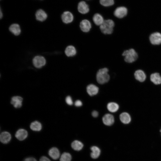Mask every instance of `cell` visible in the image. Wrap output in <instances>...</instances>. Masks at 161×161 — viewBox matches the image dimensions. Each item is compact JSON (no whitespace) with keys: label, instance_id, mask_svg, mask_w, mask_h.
<instances>
[{"label":"cell","instance_id":"obj_17","mask_svg":"<svg viewBox=\"0 0 161 161\" xmlns=\"http://www.w3.org/2000/svg\"><path fill=\"white\" fill-rule=\"evenodd\" d=\"M22 98L20 96H14L11 99V103L16 108H19L22 106Z\"/></svg>","mask_w":161,"mask_h":161},{"label":"cell","instance_id":"obj_24","mask_svg":"<svg viewBox=\"0 0 161 161\" xmlns=\"http://www.w3.org/2000/svg\"><path fill=\"white\" fill-rule=\"evenodd\" d=\"M91 149L92 151L91 154V157L93 159L97 158L100 154V149L97 146H93L91 147Z\"/></svg>","mask_w":161,"mask_h":161},{"label":"cell","instance_id":"obj_1","mask_svg":"<svg viewBox=\"0 0 161 161\" xmlns=\"http://www.w3.org/2000/svg\"><path fill=\"white\" fill-rule=\"evenodd\" d=\"M108 72V69L106 67L98 70L96 75V79L99 83L103 84L109 81L110 78Z\"/></svg>","mask_w":161,"mask_h":161},{"label":"cell","instance_id":"obj_29","mask_svg":"<svg viewBox=\"0 0 161 161\" xmlns=\"http://www.w3.org/2000/svg\"><path fill=\"white\" fill-rule=\"evenodd\" d=\"M66 102L67 104L69 105H72L73 104V101L70 96H68L66 98Z\"/></svg>","mask_w":161,"mask_h":161},{"label":"cell","instance_id":"obj_8","mask_svg":"<svg viewBox=\"0 0 161 161\" xmlns=\"http://www.w3.org/2000/svg\"><path fill=\"white\" fill-rule=\"evenodd\" d=\"M61 19L64 23L68 24L71 23L73 21L74 16L70 12L68 11H65L62 15Z\"/></svg>","mask_w":161,"mask_h":161},{"label":"cell","instance_id":"obj_33","mask_svg":"<svg viewBox=\"0 0 161 161\" xmlns=\"http://www.w3.org/2000/svg\"><path fill=\"white\" fill-rule=\"evenodd\" d=\"M92 116L94 117H97L98 115V112L96 111H93L92 113Z\"/></svg>","mask_w":161,"mask_h":161},{"label":"cell","instance_id":"obj_35","mask_svg":"<svg viewBox=\"0 0 161 161\" xmlns=\"http://www.w3.org/2000/svg\"><path fill=\"white\" fill-rule=\"evenodd\" d=\"M160 131L161 132V129L160 130Z\"/></svg>","mask_w":161,"mask_h":161},{"label":"cell","instance_id":"obj_15","mask_svg":"<svg viewBox=\"0 0 161 161\" xmlns=\"http://www.w3.org/2000/svg\"><path fill=\"white\" fill-rule=\"evenodd\" d=\"M86 91L90 96H93L97 94L99 88L98 87L93 84H90L87 86Z\"/></svg>","mask_w":161,"mask_h":161},{"label":"cell","instance_id":"obj_21","mask_svg":"<svg viewBox=\"0 0 161 161\" xmlns=\"http://www.w3.org/2000/svg\"><path fill=\"white\" fill-rule=\"evenodd\" d=\"M151 81L156 85L161 83V76L158 73L152 74L150 76Z\"/></svg>","mask_w":161,"mask_h":161},{"label":"cell","instance_id":"obj_14","mask_svg":"<svg viewBox=\"0 0 161 161\" xmlns=\"http://www.w3.org/2000/svg\"><path fill=\"white\" fill-rule=\"evenodd\" d=\"M77 51L75 47L72 45L67 46L65 50V53L68 57H72L75 55Z\"/></svg>","mask_w":161,"mask_h":161},{"label":"cell","instance_id":"obj_27","mask_svg":"<svg viewBox=\"0 0 161 161\" xmlns=\"http://www.w3.org/2000/svg\"><path fill=\"white\" fill-rule=\"evenodd\" d=\"M72 156L71 154L67 152L63 153L61 156L60 161H71Z\"/></svg>","mask_w":161,"mask_h":161},{"label":"cell","instance_id":"obj_23","mask_svg":"<svg viewBox=\"0 0 161 161\" xmlns=\"http://www.w3.org/2000/svg\"><path fill=\"white\" fill-rule=\"evenodd\" d=\"M108 110L111 112H117L119 108L118 105L113 102L109 103L107 106Z\"/></svg>","mask_w":161,"mask_h":161},{"label":"cell","instance_id":"obj_13","mask_svg":"<svg viewBox=\"0 0 161 161\" xmlns=\"http://www.w3.org/2000/svg\"><path fill=\"white\" fill-rule=\"evenodd\" d=\"M11 139L10 134L7 131L2 132L0 135V140L3 144H6L8 143Z\"/></svg>","mask_w":161,"mask_h":161},{"label":"cell","instance_id":"obj_16","mask_svg":"<svg viewBox=\"0 0 161 161\" xmlns=\"http://www.w3.org/2000/svg\"><path fill=\"white\" fill-rule=\"evenodd\" d=\"M36 19L40 21H43L47 19V15L46 12L42 9L38 10L35 13Z\"/></svg>","mask_w":161,"mask_h":161},{"label":"cell","instance_id":"obj_6","mask_svg":"<svg viewBox=\"0 0 161 161\" xmlns=\"http://www.w3.org/2000/svg\"><path fill=\"white\" fill-rule=\"evenodd\" d=\"M149 40L151 43L154 45H159L161 44V34L155 32L150 35Z\"/></svg>","mask_w":161,"mask_h":161},{"label":"cell","instance_id":"obj_26","mask_svg":"<svg viewBox=\"0 0 161 161\" xmlns=\"http://www.w3.org/2000/svg\"><path fill=\"white\" fill-rule=\"evenodd\" d=\"M31 130L35 131H39L42 128L41 124L38 121H35L32 123L30 125Z\"/></svg>","mask_w":161,"mask_h":161},{"label":"cell","instance_id":"obj_22","mask_svg":"<svg viewBox=\"0 0 161 161\" xmlns=\"http://www.w3.org/2000/svg\"><path fill=\"white\" fill-rule=\"evenodd\" d=\"M120 119L122 122L125 124L129 123L131 120L130 115L126 112L122 113L120 115Z\"/></svg>","mask_w":161,"mask_h":161},{"label":"cell","instance_id":"obj_7","mask_svg":"<svg viewBox=\"0 0 161 161\" xmlns=\"http://www.w3.org/2000/svg\"><path fill=\"white\" fill-rule=\"evenodd\" d=\"M127 13V8L124 7H120L117 8L114 10V15L118 18H122L126 16Z\"/></svg>","mask_w":161,"mask_h":161},{"label":"cell","instance_id":"obj_32","mask_svg":"<svg viewBox=\"0 0 161 161\" xmlns=\"http://www.w3.org/2000/svg\"><path fill=\"white\" fill-rule=\"evenodd\" d=\"M82 102L79 100H77L75 102V106L77 107L80 106H82Z\"/></svg>","mask_w":161,"mask_h":161},{"label":"cell","instance_id":"obj_3","mask_svg":"<svg viewBox=\"0 0 161 161\" xmlns=\"http://www.w3.org/2000/svg\"><path fill=\"white\" fill-rule=\"evenodd\" d=\"M122 55L124 57L125 61L129 63L134 62L138 58L137 53L133 49L124 51L122 53Z\"/></svg>","mask_w":161,"mask_h":161},{"label":"cell","instance_id":"obj_9","mask_svg":"<svg viewBox=\"0 0 161 161\" xmlns=\"http://www.w3.org/2000/svg\"><path fill=\"white\" fill-rule=\"evenodd\" d=\"M102 121L106 125L110 126L113 125L114 123V118L112 114H106L103 117Z\"/></svg>","mask_w":161,"mask_h":161},{"label":"cell","instance_id":"obj_34","mask_svg":"<svg viewBox=\"0 0 161 161\" xmlns=\"http://www.w3.org/2000/svg\"><path fill=\"white\" fill-rule=\"evenodd\" d=\"M3 16V13L1 11V9H0V17L1 18Z\"/></svg>","mask_w":161,"mask_h":161},{"label":"cell","instance_id":"obj_12","mask_svg":"<svg viewBox=\"0 0 161 161\" xmlns=\"http://www.w3.org/2000/svg\"><path fill=\"white\" fill-rule=\"evenodd\" d=\"M28 136L27 131L24 129H20L16 132L15 136L20 141H23Z\"/></svg>","mask_w":161,"mask_h":161},{"label":"cell","instance_id":"obj_31","mask_svg":"<svg viewBox=\"0 0 161 161\" xmlns=\"http://www.w3.org/2000/svg\"><path fill=\"white\" fill-rule=\"evenodd\" d=\"M39 161H51V160L47 157L42 156L40 158Z\"/></svg>","mask_w":161,"mask_h":161},{"label":"cell","instance_id":"obj_28","mask_svg":"<svg viewBox=\"0 0 161 161\" xmlns=\"http://www.w3.org/2000/svg\"><path fill=\"white\" fill-rule=\"evenodd\" d=\"M100 2L102 5L105 7L111 6L114 4V0H100Z\"/></svg>","mask_w":161,"mask_h":161},{"label":"cell","instance_id":"obj_30","mask_svg":"<svg viewBox=\"0 0 161 161\" xmlns=\"http://www.w3.org/2000/svg\"><path fill=\"white\" fill-rule=\"evenodd\" d=\"M23 161H37L35 158L32 157H29L25 158Z\"/></svg>","mask_w":161,"mask_h":161},{"label":"cell","instance_id":"obj_25","mask_svg":"<svg viewBox=\"0 0 161 161\" xmlns=\"http://www.w3.org/2000/svg\"><path fill=\"white\" fill-rule=\"evenodd\" d=\"M71 146L73 149L76 151H80L83 148V144L80 141L75 140L72 143Z\"/></svg>","mask_w":161,"mask_h":161},{"label":"cell","instance_id":"obj_2","mask_svg":"<svg viewBox=\"0 0 161 161\" xmlns=\"http://www.w3.org/2000/svg\"><path fill=\"white\" fill-rule=\"evenodd\" d=\"M114 23L111 19H107L104 21L103 23L100 26L101 32L105 35H110L113 31Z\"/></svg>","mask_w":161,"mask_h":161},{"label":"cell","instance_id":"obj_11","mask_svg":"<svg viewBox=\"0 0 161 161\" xmlns=\"http://www.w3.org/2000/svg\"><path fill=\"white\" fill-rule=\"evenodd\" d=\"M78 11L80 13L85 14L89 11V8L88 4L84 1H81L79 2L78 6Z\"/></svg>","mask_w":161,"mask_h":161},{"label":"cell","instance_id":"obj_19","mask_svg":"<svg viewBox=\"0 0 161 161\" xmlns=\"http://www.w3.org/2000/svg\"><path fill=\"white\" fill-rule=\"evenodd\" d=\"M93 21L96 25L100 26L103 22L104 20L103 16L100 14H95L93 17Z\"/></svg>","mask_w":161,"mask_h":161},{"label":"cell","instance_id":"obj_10","mask_svg":"<svg viewBox=\"0 0 161 161\" xmlns=\"http://www.w3.org/2000/svg\"><path fill=\"white\" fill-rule=\"evenodd\" d=\"M49 155L53 159L56 160L60 156V154L59 149L56 147H52L50 148L48 152Z\"/></svg>","mask_w":161,"mask_h":161},{"label":"cell","instance_id":"obj_4","mask_svg":"<svg viewBox=\"0 0 161 161\" xmlns=\"http://www.w3.org/2000/svg\"><path fill=\"white\" fill-rule=\"evenodd\" d=\"M32 62L34 66L35 67L40 68L45 65L46 61L44 57L42 56H37L33 58Z\"/></svg>","mask_w":161,"mask_h":161},{"label":"cell","instance_id":"obj_18","mask_svg":"<svg viewBox=\"0 0 161 161\" xmlns=\"http://www.w3.org/2000/svg\"><path fill=\"white\" fill-rule=\"evenodd\" d=\"M134 76L135 78L141 82L144 81L145 79L146 76L144 72L141 70H138L134 73Z\"/></svg>","mask_w":161,"mask_h":161},{"label":"cell","instance_id":"obj_5","mask_svg":"<svg viewBox=\"0 0 161 161\" xmlns=\"http://www.w3.org/2000/svg\"><path fill=\"white\" fill-rule=\"evenodd\" d=\"M80 28L83 32H89L92 28V24L90 21L87 19L82 20L80 23Z\"/></svg>","mask_w":161,"mask_h":161},{"label":"cell","instance_id":"obj_20","mask_svg":"<svg viewBox=\"0 0 161 161\" xmlns=\"http://www.w3.org/2000/svg\"><path fill=\"white\" fill-rule=\"evenodd\" d=\"M9 30L10 32L16 36L19 35L21 32L20 26L17 24L11 25L9 27Z\"/></svg>","mask_w":161,"mask_h":161}]
</instances>
